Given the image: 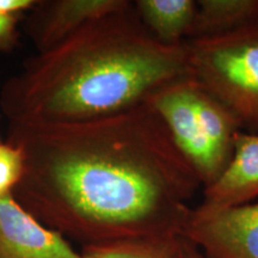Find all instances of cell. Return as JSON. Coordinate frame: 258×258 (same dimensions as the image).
Listing matches in <instances>:
<instances>
[{
	"mask_svg": "<svg viewBox=\"0 0 258 258\" xmlns=\"http://www.w3.org/2000/svg\"><path fill=\"white\" fill-rule=\"evenodd\" d=\"M173 146L189 164L203 189L230 164L243 125L192 74L176 79L147 99Z\"/></svg>",
	"mask_w": 258,
	"mask_h": 258,
	"instance_id": "cell-3",
	"label": "cell"
},
{
	"mask_svg": "<svg viewBox=\"0 0 258 258\" xmlns=\"http://www.w3.org/2000/svg\"><path fill=\"white\" fill-rule=\"evenodd\" d=\"M190 72L233 114L258 131V19L219 36L186 41Z\"/></svg>",
	"mask_w": 258,
	"mask_h": 258,
	"instance_id": "cell-4",
	"label": "cell"
},
{
	"mask_svg": "<svg viewBox=\"0 0 258 258\" xmlns=\"http://www.w3.org/2000/svg\"><path fill=\"white\" fill-rule=\"evenodd\" d=\"M182 237L208 258H258V202L191 208Z\"/></svg>",
	"mask_w": 258,
	"mask_h": 258,
	"instance_id": "cell-5",
	"label": "cell"
},
{
	"mask_svg": "<svg viewBox=\"0 0 258 258\" xmlns=\"http://www.w3.org/2000/svg\"><path fill=\"white\" fill-rule=\"evenodd\" d=\"M18 16L0 15V53L9 50L16 43Z\"/></svg>",
	"mask_w": 258,
	"mask_h": 258,
	"instance_id": "cell-13",
	"label": "cell"
},
{
	"mask_svg": "<svg viewBox=\"0 0 258 258\" xmlns=\"http://www.w3.org/2000/svg\"><path fill=\"white\" fill-rule=\"evenodd\" d=\"M134 8L150 34L161 43L178 46L188 40L196 14L194 0H138Z\"/></svg>",
	"mask_w": 258,
	"mask_h": 258,
	"instance_id": "cell-9",
	"label": "cell"
},
{
	"mask_svg": "<svg viewBox=\"0 0 258 258\" xmlns=\"http://www.w3.org/2000/svg\"><path fill=\"white\" fill-rule=\"evenodd\" d=\"M24 170L23 154L15 145L0 143V198L14 192Z\"/></svg>",
	"mask_w": 258,
	"mask_h": 258,
	"instance_id": "cell-12",
	"label": "cell"
},
{
	"mask_svg": "<svg viewBox=\"0 0 258 258\" xmlns=\"http://www.w3.org/2000/svg\"><path fill=\"white\" fill-rule=\"evenodd\" d=\"M131 5L125 0L38 2L28 21V34L38 53L49 50L92 21Z\"/></svg>",
	"mask_w": 258,
	"mask_h": 258,
	"instance_id": "cell-7",
	"label": "cell"
},
{
	"mask_svg": "<svg viewBox=\"0 0 258 258\" xmlns=\"http://www.w3.org/2000/svg\"><path fill=\"white\" fill-rule=\"evenodd\" d=\"M23 154L14 196L90 244L182 237L201 183L146 104L73 123L9 125Z\"/></svg>",
	"mask_w": 258,
	"mask_h": 258,
	"instance_id": "cell-1",
	"label": "cell"
},
{
	"mask_svg": "<svg viewBox=\"0 0 258 258\" xmlns=\"http://www.w3.org/2000/svg\"><path fill=\"white\" fill-rule=\"evenodd\" d=\"M0 258H82L59 231L44 227L15 199L0 198Z\"/></svg>",
	"mask_w": 258,
	"mask_h": 258,
	"instance_id": "cell-6",
	"label": "cell"
},
{
	"mask_svg": "<svg viewBox=\"0 0 258 258\" xmlns=\"http://www.w3.org/2000/svg\"><path fill=\"white\" fill-rule=\"evenodd\" d=\"M190 74L186 41L156 40L131 3L29 59L3 85L0 110L17 127L96 120L146 104Z\"/></svg>",
	"mask_w": 258,
	"mask_h": 258,
	"instance_id": "cell-2",
	"label": "cell"
},
{
	"mask_svg": "<svg viewBox=\"0 0 258 258\" xmlns=\"http://www.w3.org/2000/svg\"><path fill=\"white\" fill-rule=\"evenodd\" d=\"M258 19V0H200L188 40L227 34Z\"/></svg>",
	"mask_w": 258,
	"mask_h": 258,
	"instance_id": "cell-10",
	"label": "cell"
},
{
	"mask_svg": "<svg viewBox=\"0 0 258 258\" xmlns=\"http://www.w3.org/2000/svg\"><path fill=\"white\" fill-rule=\"evenodd\" d=\"M183 238V237H182ZM182 258H208L191 241L183 238L182 240Z\"/></svg>",
	"mask_w": 258,
	"mask_h": 258,
	"instance_id": "cell-15",
	"label": "cell"
},
{
	"mask_svg": "<svg viewBox=\"0 0 258 258\" xmlns=\"http://www.w3.org/2000/svg\"><path fill=\"white\" fill-rule=\"evenodd\" d=\"M203 205L233 207L258 198V134L239 132L231 161L221 176L203 189Z\"/></svg>",
	"mask_w": 258,
	"mask_h": 258,
	"instance_id": "cell-8",
	"label": "cell"
},
{
	"mask_svg": "<svg viewBox=\"0 0 258 258\" xmlns=\"http://www.w3.org/2000/svg\"><path fill=\"white\" fill-rule=\"evenodd\" d=\"M182 237L134 238L88 244L82 258H182Z\"/></svg>",
	"mask_w": 258,
	"mask_h": 258,
	"instance_id": "cell-11",
	"label": "cell"
},
{
	"mask_svg": "<svg viewBox=\"0 0 258 258\" xmlns=\"http://www.w3.org/2000/svg\"><path fill=\"white\" fill-rule=\"evenodd\" d=\"M37 4L36 0H0V15L17 16L27 10H32Z\"/></svg>",
	"mask_w": 258,
	"mask_h": 258,
	"instance_id": "cell-14",
	"label": "cell"
}]
</instances>
